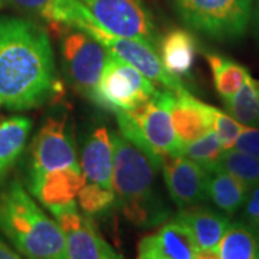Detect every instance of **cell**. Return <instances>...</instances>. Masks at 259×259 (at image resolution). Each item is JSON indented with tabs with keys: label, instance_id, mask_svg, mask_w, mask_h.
I'll list each match as a JSON object with an SVG mask.
<instances>
[{
	"label": "cell",
	"instance_id": "1",
	"mask_svg": "<svg viewBox=\"0 0 259 259\" xmlns=\"http://www.w3.org/2000/svg\"><path fill=\"white\" fill-rule=\"evenodd\" d=\"M64 94L45 29L23 18H0V100L25 111Z\"/></svg>",
	"mask_w": 259,
	"mask_h": 259
},
{
	"label": "cell",
	"instance_id": "2",
	"mask_svg": "<svg viewBox=\"0 0 259 259\" xmlns=\"http://www.w3.org/2000/svg\"><path fill=\"white\" fill-rule=\"evenodd\" d=\"M114 144L112 189L115 204L130 223L153 228L167 222L170 209L158 192V167L118 133H111Z\"/></svg>",
	"mask_w": 259,
	"mask_h": 259
},
{
	"label": "cell",
	"instance_id": "3",
	"mask_svg": "<svg viewBox=\"0 0 259 259\" xmlns=\"http://www.w3.org/2000/svg\"><path fill=\"white\" fill-rule=\"evenodd\" d=\"M0 231L26 259H66L62 229L18 179L0 189Z\"/></svg>",
	"mask_w": 259,
	"mask_h": 259
},
{
	"label": "cell",
	"instance_id": "4",
	"mask_svg": "<svg viewBox=\"0 0 259 259\" xmlns=\"http://www.w3.org/2000/svg\"><path fill=\"white\" fill-rule=\"evenodd\" d=\"M28 185H61L76 189L85 185L74 127L68 115L48 118L33 139Z\"/></svg>",
	"mask_w": 259,
	"mask_h": 259
},
{
	"label": "cell",
	"instance_id": "5",
	"mask_svg": "<svg viewBox=\"0 0 259 259\" xmlns=\"http://www.w3.org/2000/svg\"><path fill=\"white\" fill-rule=\"evenodd\" d=\"M115 115L121 136L146 153L158 168L166 157L182 154L183 146L173 128L164 90L137 108Z\"/></svg>",
	"mask_w": 259,
	"mask_h": 259
},
{
	"label": "cell",
	"instance_id": "6",
	"mask_svg": "<svg viewBox=\"0 0 259 259\" xmlns=\"http://www.w3.org/2000/svg\"><path fill=\"white\" fill-rule=\"evenodd\" d=\"M176 9L187 28L228 42L245 35L253 0H176Z\"/></svg>",
	"mask_w": 259,
	"mask_h": 259
},
{
	"label": "cell",
	"instance_id": "7",
	"mask_svg": "<svg viewBox=\"0 0 259 259\" xmlns=\"http://www.w3.org/2000/svg\"><path fill=\"white\" fill-rule=\"evenodd\" d=\"M158 93L160 90L139 69L108 52L91 101L102 110L117 114L137 108Z\"/></svg>",
	"mask_w": 259,
	"mask_h": 259
},
{
	"label": "cell",
	"instance_id": "8",
	"mask_svg": "<svg viewBox=\"0 0 259 259\" xmlns=\"http://www.w3.org/2000/svg\"><path fill=\"white\" fill-rule=\"evenodd\" d=\"M61 56L68 82L81 95L91 100L101 78L108 51L82 30L68 29L61 36Z\"/></svg>",
	"mask_w": 259,
	"mask_h": 259
},
{
	"label": "cell",
	"instance_id": "9",
	"mask_svg": "<svg viewBox=\"0 0 259 259\" xmlns=\"http://www.w3.org/2000/svg\"><path fill=\"white\" fill-rule=\"evenodd\" d=\"M81 3L105 30L140 39L157 49L160 35L143 0H81Z\"/></svg>",
	"mask_w": 259,
	"mask_h": 259
},
{
	"label": "cell",
	"instance_id": "10",
	"mask_svg": "<svg viewBox=\"0 0 259 259\" xmlns=\"http://www.w3.org/2000/svg\"><path fill=\"white\" fill-rule=\"evenodd\" d=\"M66 242V259H122L101 236L93 219L68 207L55 216Z\"/></svg>",
	"mask_w": 259,
	"mask_h": 259
},
{
	"label": "cell",
	"instance_id": "11",
	"mask_svg": "<svg viewBox=\"0 0 259 259\" xmlns=\"http://www.w3.org/2000/svg\"><path fill=\"white\" fill-rule=\"evenodd\" d=\"M167 192L173 203L180 209L207 200V171L183 154L168 156L161 167Z\"/></svg>",
	"mask_w": 259,
	"mask_h": 259
},
{
	"label": "cell",
	"instance_id": "12",
	"mask_svg": "<svg viewBox=\"0 0 259 259\" xmlns=\"http://www.w3.org/2000/svg\"><path fill=\"white\" fill-rule=\"evenodd\" d=\"M173 128L182 146L193 143L213 130V107L197 100L189 91L164 90Z\"/></svg>",
	"mask_w": 259,
	"mask_h": 259
},
{
	"label": "cell",
	"instance_id": "13",
	"mask_svg": "<svg viewBox=\"0 0 259 259\" xmlns=\"http://www.w3.org/2000/svg\"><path fill=\"white\" fill-rule=\"evenodd\" d=\"M197 252L192 232L175 218L139 242L136 259H196Z\"/></svg>",
	"mask_w": 259,
	"mask_h": 259
},
{
	"label": "cell",
	"instance_id": "14",
	"mask_svg": "<svg viewBox=\"0 0 259 259\" xmlns=\"http://www.w3.org/2000/svg\"><path fill=\"white\" fill-rule=\"evenodd\" d=\"M85 183L112 189L114 170V144L111 133L105 127H97L88 136L81 156Z\"/></svg>",
	"mask_w": 259,
	"mask_h": 259
},
{
	"label": "cell",
	"instance_id": "15",
	"mask_svg": "<svg viewBox=\"0 0 259 259\" xmlns=\"http://www.w3.org/2000/svg\"><path fill=\"white\" fill-rule=\"evenodd\" d=\"M177 221L185 223L192 232L199 250L218 249L226 229L229 228V218L199 204L182 209L176 214Z\"/></svg>",
	"mask_w": 259,
	"mask_h": 259
},
{
	"label": "cell",
	"instance_id": "16",
	"mask_svg": "<svg viewBox=\"0 0 259 259\" xmlns=\"http://www.w3.org/2000/svg\"><path fill=\"white\" fill-rule=\"evenodd\" d=\"M160 59L167 72L175 78L189 76L197 55V39L186 29H171L160 39Z\"/></svg>",
	"mask_w": 259,
	"mask_h": 259
},
{
	"label": "cell",
	"instance_id": "17",
	"mask_svg": "<svg viewBox=\"0 0 259 259\" xmlns=\"http://www.w3.org/2000/svg\"><path fill=\"white\" fill-rule=\"evenodd\" d=\"M249 187L222 167L207 173V199L225 214H233L241 209Z\"/></svg>",
	"mask_w": 259,
	"mask_h": 259
},
{
	"label": "cell",
	"instance_id": "18",
	"mask_svg": "<svg viewBox=\"0 0 259 259\" xmlns=\"http://www.w3.org/2000/svg\"><path fill=\"white\" fill-rule=\"evenodd\" d=\"M30 130L32 121L22 115L0 121V183L22 156Z\"/></svg>",
	"mask_w": 259,
	"mask_h": 259
},
{
	"label": "cell",
	"instance_id": "19",
	"mask_svg": "<svg viewBox=\"0 0 259 259\" xmlns=\"http://www.w3.org/2000/svg\"><path fill=\"white\" fill-rule=\"evenodd\" d=\"M218 252L221 259H259L258 232L246 223H231L219 242Z\"/></svg>",
	"mask_w": 259,
	"mask_h": 259
},
{
	"label": "cell",
	"instance_id": "20",
	"mask_svg": "<svg viewBox=\"0 0 259 259\" xmlns=\"http://www.w3.org/2000/svg\"><path fill=\"white\" fill-rule=\"evenodd\" d=\"M206 61L212 71L214 90L223 101L229 100L233 94L238 93L249 75V71L243 65L226 56L206 54Z\"/></svg>",
	"mask_w": 259,
	"mask_h": 259
},
{
	"label": "cell",
	"instance_id": "21",
	"mask_svg": "<svg viewBox=\"0 0 259 259\" xmlns=\"http://www.w3.org/2000/svg\"><path fill=\"white\" fill-rule=\"evenodd\" d=\"M223 104L226 112L242 125L259 128V79L248 75L239 91Z\"/></svg>",
	"mask_w": 259,
	"mask_h": 259
},
{
	"label": "cell",
	"instance_id": "22",
	"mask_svg": "<svg viewBox=\"0 0 259 259\" xmlns=\"http://www.w3.org/2000/svg\"><path fill=\"white\" fill-rule=\"evenodd\" d=\"M223 153H225V148L218 134L213 130H210L207 134H204L203 137L194 140L193 143L183 146V150H182V154L185 157L193 160L194 163L203 167L207 173L219 167Z\"/></svg>",
	"mask_w": 259,
	"mask_h": 259
},
{
	"label": "cell",
	"instance_id": "23",
	"mask_svg": "<svg viewBox=\"0 0 259 259\" xmlns=\"http://www.w3.org/2000/svg\"><path fill=\"white\" fill-rule=\"evenodd\" d=\"M219 167L238 177L242 183L252 187L259 185V158L238 148H231L223 153Z\"/></svg>",
	"mask_w": 259,
	"mask_h": 259
},
{
	"label": "cell",
	"instance_id": "24",
	"mask_svg": "<svg viewBox=\"0 0 259 259\" xmlns=\"http://www.w3.org/2000/svg\"><path fill=\"white\" fill-rule=\"evenodd\" d=\"M78 202L82 212L90 218L100 216L110 212L115 206V193L114 189L85 183L78 193Z\"/></svg>",
	"mask_w": 259,
	"mask_h": 259
},
{
	"label": "cell",
	"instance_id": "25",
	"mask_svg": "<svg viewBox=\"0 0 259 259\" xmlns=\"http://www.w3.org/2000/svg\"><path fill=\"white\" fill-rule=\"evenodd\" d=\"M243 128L245 125H242L228 112L213 107V131L218 134L225 151L235 147L236 140L239 139Z\"/></svg>",
	"mask_w": 259,
	"mask_h": 259
},
{
	"label": "cell",
	"instance_id": "26",
	"mask_svg": "<svg viewBox=\"0 0 259 259\" xmlns=\"http://www.w3.org/2000/svg\"><path fill=\"white\" fill-rule=\"evenodd\" d=\"M243 219L259 233V185L250 187L243 203Z\"/></svg>",
	"mask_w": 259,
	"mask_h": 259
},
{
	"label": "cell",
	"instance_id": "27",
	"mask_svg": "<svg viewBox=\"0 0 259 259\" xmlns=\"http://www.w3.org/2000/svg\"><path fill=\"white\" fill-rule=\"evenodd\" d=\"M3 2L19 12L37 15L44 19L48 10L54 6L56 0H3Z\"/></svg>",
	"mask_w": 259,
	"mask_h": 259
},
{
	"label": "cell",
	"instance_id": "28",
	"mask_svg": "<svg viewBox=\"0 0 259 259\" xmlns=\"http://www.w3.org/2000/svg\"><path fill=\"white\" fill-rule=\"evenodd\" d=\"M233 148L249 153L252 156L259 158V128L245 127L239 139L236 140V144Z\"/></svg>",
	"mask_w": 259,
	"mask_h": 259
},
{
	"label": "cell",
	"instance_id": "29",
	"mask_svg": "<svg viewBox=\"0 0 259 259\" xmlns=\"http://www.w3.org/2000/svg\"><path fill=\"white\" fill-rule=\"evenodd\" d=\"M0 259H22L20 255H18L15 250L6 245V242L0 238Z\"/></svg>",
	"mask_w": 259,
	"mask_h": 259
},
{
	"label": "cell",
	"instance_id": "30",
	"mask_svg": "<svg viewBox=\"0 0 259 259\" xmlns=\"http://www.w3.org/2000/svg\"><path fill=\"white\" fill-rule=\"evenodd\" d=\"M196 259H221V258H219V252H218V249H206V250H199Z\"/></svg>",
	"mask_w": 259,
	"mask_h": 259
},
{
	"label": "cell",
	"instance_id": "31",
	"mask_svg": "<svg viewBox=\"0 0 259 259\" xmlns=\"http://www.w3.org/2000/svg\"><path fill=\"white\" fill-rule=\"evenodd\" d=\"M255 19L259 26V0H255Z\"/></svg>",
	"mask_w": 259,
	"mask_h": 259
},
{
	"label": "cell",
	"instance_id": "32",
	"mask_svg": "<svg viewBox=\"0 0 259 259\" xmlns=\"http://www.w3.org/2000/svg\"><path fill=\"white\" fill-rule=\"evenodd\" d=\"M3 5H5V2H3V0H0V8H2Z\"/></svg>",
	"mask_w": 259,
	"mask_h": 259
},
{
	"label": "cell",
	"instance_id": "33",
	"mask_svg": "<svg viewBox=\"0 0 259 259\" xmlns=\"http://www.w3.org/2000/svg\"><path fill=\"white\" fill-rule=\"evenodd\" d=\"M0 105H2V100H0Z\"/></svg>",
	"mask_w": 259,
	"mask_h": 259
}]
</instances>
